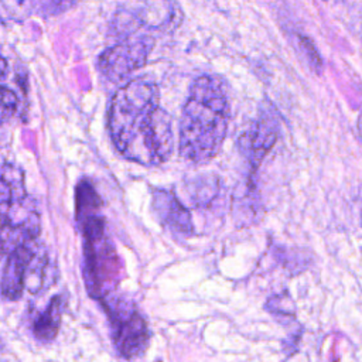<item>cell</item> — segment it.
Here are the masks:
<instances>
[{"label":"cell","instance_id":"5b68a950","mask_svg":"<svg viewBox=\"0 0 362 362\" xmlns=\"http://www.w3.org/2000/svg\"><path fill=\"white\" fill-rule=\"evenodd\" d=\"M102 301L109 315L112 339L117 352L127 359L141 356L148 344V328L139 310L123 298L107 296Z\"/></svg>","mask_w":362,"mask_h":362},{"label":"cell","instance_id":"8fae6325","mask_svg":"<svg viewBox=\"0 0 362 362\" xmlns=\"http://www.w3.org/2000/svg\"><path fill=\"white\" fill-rule=\"evenodd\" d=\"M25 198L24 188V174L23 170L14 164L4 163L1 168L0 181V206L1 211L7 209L10 205Z\"/></svg>","mask_w":362,"mask_h":362},{"label":"cell","instance_id":"ba28073f","mask_svg":"<svg viewBox=\"0 0 362 362\" xmlns=\"http://www.w3.org/2000/svg\"><path fill=\"white\" fill-rule=\"evenodd\" d=\"M280 124L277 112L267 109L249 126L239 141L242 154L247 158L252 173L260 165L266 153L274 146L279 136Z\"/></svg>","mask_w":362,"mask_h":362},{"label":"cell","instance_id":"2e32d148","mask_svg":"<svg viewBox=\"0 0 362 362\" xmlns=\"http://www.w3.org/2000/svg\"><path fill=\"white\" fill-rule=\"evenodd\" d=\"M297 40H298V45H300L301 51L305 54V57H307L308 62L311 64V66L314 69H320L321 68V58H320V55H318L313 41L310 38L304 37V35H298Z\"/></svg>","mask_w":362,"mask_h":362},{"label":"cell","instance_id":"52a82bcc","mask_svg":"<svg viewBox=\"0 0 362 362\" xmlns=\"http://www.w3.org/2000/svg\"><path fill=\"white\" fill-rule=\"evenodd\" d=\"M41 229L40 212L27 197L1 211V250L4 255L34 240Z\"/></svg>","mask_w":362,"mask_h":362},{"label":"cell","instance_id":"277c9868","mask_svg":"<svg viewBox=\"0 0 362 362\" xmlns=\"http://www.w3.org/2000/svg\"><path fill=\"white\" fill-rule=\"evenodd\" d=\"M180 10L174 0H126L113 16V30L130 37L141 27L168 31L180 23Z\"/></svg>","mask_w":362,"mask_h":362},{"label":"cell","instance_id":"4fadbf2b","mask_svg":"<svg viewBox=\"0 0 362 362\" xmlns=\"http://www.w3.org/2000/svg\"><path fill=\"white\" fill-rule=\"evenodd\" d=\"M219 187L218 177L199 175L188 182V195L195 206H206L216 198Z\"/></svg>","mask_w":362,"mask_h":362},{"label":"cell","instance_id":"9c48e42d","mask_svg":"<svg viewBox=\"0 0 362 362\" xmlns=\"http://www.w3.org/2000/svg\"><path fill=\"white\" fill-rule=\"evenodd\" d=\"M151 202L158 221L173 235L180 238H188L194 233L191 215L173 191L154 189Z\"/></svg>","mask_w":362,"mask_h":362},{"label":"cell","instance_id":"8992f818","mask_svg":"<svg viewBox=\"0 0 362 362\" xmlns=\"http://www.w3.org/2000/svg\"><path fill=\"white\" fill-rule=\"evenodd\" d=\"M153 48V37H126L122 42L105 49L99 55L98 68L109 81H123L147 62Z\"/></svg>","mask_w":362,"mask_h":362},{"label":"cell","instance_id":"30bf717a","mask_svg":"<svg viewBox=\"0 0 362 362\" xmlns=\"http://www.w3.org/2000/svg\"><path fill=\"white\" fill-rule=\"evenodd\" d=\"M35 252L28 243L7 253L1 273V293L6 300H17L23 294L24 283Z\"/></svg>","mask_w":362,"mask_h":362},{"label":"cell","instance_id":"7a4b0ae2","mask_svg":"<svg viewBox=\"0 0 362 362\" xmlns=\"http://www.w3.org/2000/svg\"><path fill=\"white\" fill-rule=\"evenodd\" d=\"M229 115L225 83L214 75L197 78L189 88L180 119V156L194 164L215 157L226 137Z\"/></svg>","mask_w":362,"mask_h":362},{"label":"cell","instance_id":"6da1fadb","mask_svg":"<svg viewBox=\"0 0 362 362\" xmlns=\"http://www.w3.org/2000/svg\"><path fill=\"white\" fill-rule=\"evenodd\" d=\"M107 127L116 150L141 165H158L173 153L171 117L160 106L158 86L150 79L136 78L116 90Z\"/></svg>","mask_w":362,"mask_h":362},{"label":"cell","instance_id":"9a60e30c","mask_svg":"<svg viewBox=\"0 0 362 362\" xmlns=\"http://www.w3.org/2000/svg\"><path fill=\"white\" fill-rule=\"evenodd\" d=\"M18 106V98L17 95L8 89L6 85L1 88V120L6 122L13 113L16 112Z\"/></svg>","mask_w":362,"mask_h":362},{"label":"cell","instance_id":"5bb4252c","mask_svg":"<svg viewBox=\"0 0 362 362\" xmlns=\"http://www.w3.org/2000/svg\"><path fill=\"white\" fill-rule=\"evenodd\" d=\"M79 0H38V11L45 17H52L72 8Z\"/></svg>","mask_w":362,"mask_h":362},{"label":"cell","instance_id":"3957f363","mask_svg":"<svg viewBox=\"0 0 362 362\" xmlns=\"http://www.w3.org/2000/svg\"><path fill=\"white\" fill-rule=\"evenodd\" d=\"M83 233V276L92 297L103 300L119 279V262L113 245L105 235L103 219L96 214L78 218Z\"/></svg>","mask_w":362,"mask_h":362},{"label":"cell","instance_id":"7c38bea8","mask_svg":"<svg viewBox=\"0 0 362 362\" xmlns=\"http://www.w3.org/2000/svg\"><path fill=\"white\" fill-rule=\"evenodd\" d=\"M62 308V297L55 296L49 300L45 310L37 317V320L33 324V332L38 341L49 342L57 337L61 324Z\"/></svg>","mask_w":362,"mask_h":362}]
</instances>
